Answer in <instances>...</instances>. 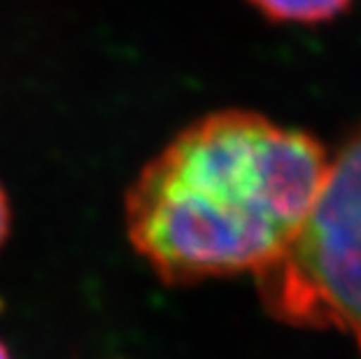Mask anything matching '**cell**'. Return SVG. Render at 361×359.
<instances>
[{
    "label": "cell",
    "instance_id": "3",
    "mask_svg": "<svg viewBox=\"0 0 361 359\" xmlns=\"http://www.w3.org/2000/svg\"><path fill=\"white\" fill-rule=\"evenodd\" d=\"M264 17L284 24H322L350 7L352 0H250Z\"/></svg>",
    "mask_w": 361,
    "mask_h": 359
},
{
    "label": "cell",
    "instance_id": "1",
    "mask_svg": "<svg viewBox=\"0 0 361 359\" xmlns=\"http://www.w3.org/2000/svg\"><path fill=\"white\" fill-rule=\"evenodd\" d=\"M331 154L314 135L247 110L191 121L124 198L126 236L168 285L257 273L310 217Z\"/></svg>",
    "mask_w": 361,
    "mask_h": 359
},
{
    "label": "cell",
    "instance_id": "4",
    "mask_svg": "<svg viewBox=\"0 0 361 359\" xmlns=\"http://www.w3.org/2000/svg\"><path fill=\"white\" fill-rule=\"evenodd\" d=\"M12 229V208H10V198H7L5 187L0 185V250H3L7 236Z\"/></svg>",
    "mask_w": 361,
    "mask_h": 359
},
{
    "label": "cell",
    "instance_id": "5",
    "mask_svg": "<svg viewBox=\"0 0 361 359\" xmlns=\"http://www.w3.org/2000/svg\"><path fill=\"white\" fill-rule=\"evenodd\" d=\"M0 359H12L10 350H7V346H5L3 341H0Z\"/></svg>",
    "mask_w": 361,
    "mask_h": 359
},
{
    "label": "cell",
    "instance_id": "2",
    "mask_svg": "<svg viewBox=\"0 0 361 359\" xmlns=\"http://www.w3.org/2000/svg\"><path fill=\"white\" fill-rule=\"evenodd\" d=\"M255 278L273 320L348 334L361 353V124L331 154L301 233Z\"/></svg>",
    "mask_w": 361,
    "mask_h": 359
}]
</instances>
